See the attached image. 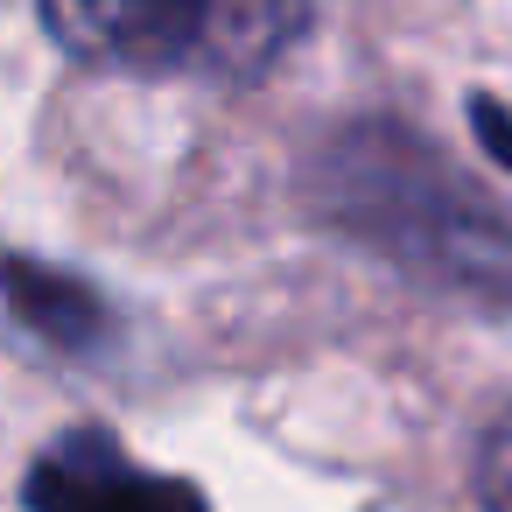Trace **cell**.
Segmentation results:
<instances>
[{
    "instance_id": "cell-1",
    "label": "cell",
    "mask_w": 512,
    "mask_h": 512,
    "mask_svg": "<svg viewBox=\"0 0 512 512\" xmlns=\"http://www.w3.org/2000/svg\"><path fill=\"white\" fill-rule=\"evenodd\" d=\"M316 0H43V29L99 71L246 85L281 64Z\"/></svg>"
},
{
    "instance_id": "cell-2",
    "label": "cell",
    "mask_w": 512,
    "mask_h": 512,
    "mask_svg": "<svg viewBox=\"0 0 512 512\" xmlns=\"http://www.w3.org/2000/svg\"><path fill=\"white\" fill-rule=\"evenodd\" d=\"M330 204L351 232L379 239L407 267L512 295V232L477 197H463L421 141H400L393 127H351V141L330 155Z\"/></svg>"
},
{
    "instance_id": "cell-3",
    "label": "cell",
    "mask_w": 512,
    "mask_h": 512,
    "mask_svg": "<svg viewBox=\"0 0 512 512\" xmlns=\"http://www.w3.org/2000/svg\"><path fill=\"white\" fill-rule=\"evenodd\" d=\"M29 512H204V491L134 463L106 428H71L29 463Z\"/></svg>"
},
{
    "instance_id": "cell-4",
    "label": "cell",
    "mask_w": 512,
    "mask_h": 512,
    "mask_svg": "<svg viewBox=\"0 0 512 512\" xmlns=\"http://www.w3.org/2000/svg\"><path fill=\"white\" fill-rule=\"evenodd\" d=\"M0 302H8V316L50 351H99L113 337L106 302L78 274L43 267V260H0Z\"/></svg>"
},
{
    "instance_id": "cell-5",
    "label": "cell",
    "mask_w": 512,
    "mask_h": 512,
    "mask_svg": "<svg viewBox=\"0 0 512 512\" xmlns=\"http://www.w3.org/2000/svg\"><path fill=\"white\" fill-rule=\"evenodd\" d=\"M477 498H484V512H512V400L498 407V421L477 442Z\"/></svg>"
},
{
    "instance_id": "cell-6",
    "label": "cell",
    "mask_w": 512,
    "mask_h": 512,
    "mask_svg": "<svg viewBox=\"0 0 512 512\" xmlns=\"http://www.w3.org/2000/svg\"><path fill=\"white\" fill-rule=\"evenodd\" d=\"M477 127H484V141H491V148L512 162V127H505V113H498L491 99H477Z\"/></svg>"
}]
</instances>
